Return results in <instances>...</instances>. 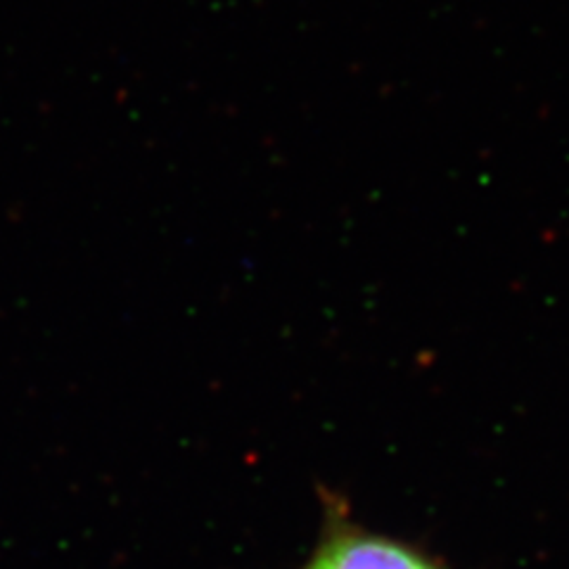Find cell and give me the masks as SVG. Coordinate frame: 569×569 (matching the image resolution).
<instances>
[{
  "mask_svg": "<svg viewBox=\"0 0 569 569\" xmlns=\"http://www.w3.org/2000/svg\"><path fill=\"white\" fill-rule=\"evenodd\" d=\"M305 569H439L413 548L351 527L340 510H330L323 541Z\"/></svg>",
  "mask_w": 569,
  "mask_h": 569,
  "instance_id": "1",
  "label": "cell"
}]
</instances>
